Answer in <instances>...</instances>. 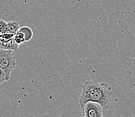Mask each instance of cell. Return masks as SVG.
I'll list each match as a JSON object with an SVG mask.
<instances>
[{
  "mask_svg": "<svg viewBox=\"0 0 135 117\" xmlns=\"http://www.w3.org/2000/svg\"><path fill=\"white\" fill-rule=\"evenodd\" d=\"M19 45H17L15 41L13 40V39L12 40H9L6 43H3L2 45L0 46L1 49H5V50H12V51H18Z\"/></svg>",
  "mask_w": 135,
  "mask_h": 117,
  "instance_id": "5b68a950",
  "label": "cell"
},
{
  "mask_svg": "<svg viewBox=\"0 0 135 117\" xmlns=\"http://www.w3.org/2000/svg\"><path fill=\"white\" fill-rule=\"evenodd\" d=\"M6 24V22H5L3 20H0V32L3 30V28H4L5 25Z\"/></svg>",
  "mask_w": 135,
  "mask_h": 117,
  "instance_id": "30bf717a",
  "label": "cell"
},
{
  "mask_svg": "<svg viewBox=\"0 0 135 117\" xmlns=\"http://www.w3.org/2000/svg\"><path fill=\"white\" fill-rule=\"evenodd\" d=\"M16 66L15 57L12 50H5L0 48V68L4 71L8 79L13 70Z\"/></svg>",
  "mask_w": 135,
  "mask_h": 117,
  "instance_id": "7a4b0ae2",
  "label": "cell"
},
{
  "mask_svg": "<svg viewBox=\"0 0 135 117\" xmlns=\"http://www.w3.org/2000/svg\"><path fill=\"white\" fill-rule=\"evenodd\" d=\"M2 40H1V39H0V46L2 45Z\"/></svg>",
  "mask_w": 135,
  "mask_h": 117,
  "instance_id": "8fae6325",
  "label": "cell"
},
{
  "mask_svg": "<svg viewBox=\"0 0 135 117\" xmlns=\"http://www.w3.org/2000/svg\"><path fill=\"white\" fill-rule=\"evenodd\" d=\"M22 31L24 32V35H25V37H26V42L29 41L32 39L33 36V32L32 30V29L30 28L28 26H23L22 28H20Z\"/></svg>",
  "mask_w": 135,
  "mask_h": 117,
  "instance_id": "52a82bcc",
  "label": "cell"
},
{
  "mask_svg": "<svg viewBox=\"0 0 135 117\" xmlns=\"http://www.w3.org/2000/svg\"><path fill=\"white\" fill-rule=\"evenodd\" d=\"M112 93L111 86L108 83H100L95 79L87 81L81 86V93L78 102L81 108L90 102L98 103L107 110L111 104Z\"/></svg>",
  "mask_w": 135,
  "mask_h": 117,
  "instance_id": "6da1fadb",
  "label": "cell"
},
{
  "mask_svg": "<svg viewBox=\"0 0 135 117\" xmlns=\"http://www.w3.org/2000/svg\"><path fill=\"white\" fill-rule=\"evenodd\" d=\"M19 24L18 22H13V21L8 22H6L4 28H3V30L0 32V35L3 34V33H12V34H16L17 32V31L19 30Z\"/></svg>",
  "mask_w": 135,
  "mask_h": 117,
  "instance_id": "277c9868",
  "label": "cell"
},
{
  "mask_svg": "<svg viewBox=\"0 0 135 117\" xmlns=\"http://www.w3.org/2000/svg\"><path fill=\"white\" fill-rule=\"evenodd\" d=\"M8 78L7 77L6 73L4 72L2 69L0 68V86L3 83H4L5 82H7L8 81Z\"/></svg>",
  "mask_w": 135,
  "mask_h": 117,
  "instance_id": "9c48e42d",
  "label": "cell"
},
{
  "mask_svg": "<svg viewBox=\"0 0 135 117\" xmlns=\"http://www.w3.org/2000/svg\"><path fill=\"white\" fill-rule=\"evenodd\" d=\"M14 34H12V33H3V34H1L0 35V39L2 40V43H6V42L12 40L13 39Z\"/></svg>",
  "mask_w": 135,
  "mask_h": 117,
  "instance_id": "ba28073f",
  "label": "cell"
},
{
  "mask_svg": "<svg viewBox=\"0 0 135 117\" xmlns=\"http://www.w3.org/2000/svg\"><path fill=\"white\" fill-rule=\"evenodd\" d=\"M13 40L15 41V43H16L17 45H18L20 46V45L23 44V43H26V37L25 35H24V32H23L22 30L19 28V30L17 31V32L14 34V36H13Z\"/></svg>",
  "mask_w": 135,
  "mask_h": 117,
  "instance_id": "8992f818",
  "label": "cell"
},
{
  "mask_svg": "<svg viewBox=\"0 0 135 117\" xmlns=\"http://www.w3.org/2000/svg\"><path fill=\"white\" fill-rule=\"evenodd\" d=\"M81 109L83 117H104V109L98 103L88 102Z\"/></svg>",
  "mask_w": 135,
  "mask_h": 117,
  "instance_id": "3957f363",
  "label": "cell"
},
{
  "mask_svg": "<svg viewBox=\"0 0 135 117\" xmlns=\"http://www.w3.org/2000/svg\"><path fill=\"white\" fill-rule=\"evenodd\" d=\"M132 86H133L134 87V89H135V83H132Z\"/></svg>",
  "mask_w": 135,
  "mask_h": 117,
  "instance_id": "7c38bea8",
  "label": "cell"
}]
</instances>
